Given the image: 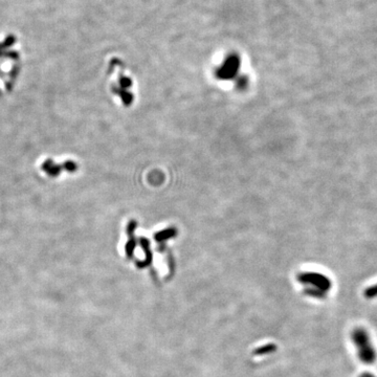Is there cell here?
Here are the masks:
<instances>
[{"instance_id": "6da1fadb", "label": "cell", "mask_w": 377, "mask_h": 377, "mask_svg": "<svg viewBox=\"0 0 377 377\" xmlns=\"http://www.w3.org/2000/svg\"><path fill=\"white\" fill-rule=\"evenodd\" d=\"M237 66H238V58L231 57V58H229L228 61H226V63L224 64L221 72L224 77H231L230 74L236 72Z\"/></svg>"}]
</instances>
